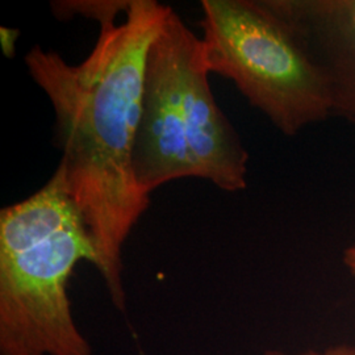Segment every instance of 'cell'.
I'll return each instance as SVG.
<instances>
[{
    "mask_svg": "<svg viewBox=\"0 0 355 355\" xmlns=\"http://www.w3.org/2000/svg\"><path fill=\"white\" fill-rule=\"evenodd\" d=\"M299 355H355V345H336L324 350H306Z\"/></svg>",
    "mask_w": 355,
    "mask_h": 355,
    "instance_id": "8",
    "label": "cell"
},
{
    "mask_svg": "<svg viewBox=\"0 0 355 355\" xmlns=\"http://www.w3.org/2000/svg\"><path fill=\"white\" fill-rule=\"evenodd\" d=\"M19 36H20V31L17 28L0 26V45H1L3 54L7 58H13Z\"/></svg>",
    "mask_w": 355,
    "mask_h": 355,
    "instance_id": "7",
    "label": "cell"
},
{
    "mask_svg": "<svg viewBox=\"0 0 355 355\" xmlns=\"http://www.w3.org/2000/svg\"><path fill=\"white\" fill-rule=\"evenodd\" d=\"M171 7L130 0L120 24L101 28L80 64L33 46L24 57L32 79L49 98L55 116L58 167L83 216L98 253L112 304L125 311L123 250L150 204L133 174L146 53Z\"/></svg>",
    "mask_w": 355,
    "mask_h": 355,
    "instance_id": "1",
    "label": "cell"
},
{
    "mask_svg": "<svg viewBox=\"0 0 355 355\" xmlns=\"http://www.w3.org/2000/svg\"><path fill=\"white\" fill-rule=\"evenodd\" d=\"M204 58L286 136L324 121L329 96L316 67L263 0H202Z\"/></svg>",
    "mask_w": 355,
    "mask_h": 355,
    "instance_id": "4",
    "label": "cell"
},
{
    "mask_svg": "<svg viewBox=\"0 0 355 355\" xmlns=\"http://www.w3.org/2000/svg\"><path fill=\"white\" fill-rule=\"evenodd\" d=\"M130 0H64L51 1V10L57 19L67 20L83 16L98 21L103 26L116 23L119 13H127Z\"/></svg>",
    "mask_w": 355,
    "mask_h": 355,
    "instance_id": "6",
    "label": "cell"
},
{
    "mask_svg": "<svg viewBox=\"0 0 355 355\" xmlns=\"http://www.w3.org/2000/svg\"><path fill=\"white\" fill-rule=\"evenodd\" d=\"M263 355H284L283 353H280V352H267L266 354Z\"/></svg>",
    "mask_w": 355,
    "mask_h": 355,
    "instance_id": "10",
    "label": "cell"
},
{
    "mask_svg": "<svg viewBox=\"0 0 355 355\" xmlns=\"http://www.w3.org/2000/svg\"><path fill=\"white\" fill-rule=\"evenodd\" d=\"M80 262L96 267L98 253L57 167L0 211V355H92L69 297Z\"/></svg>",
    "mask_w": 355,
    "mask_h": 355,
    "instance_id": "2",
    "label": "cell"
},
{
    "mask_svg": "<svg viewBox=\"0 0 355 355\" xmlns=\"http://www.w3.org/2000/svg\"><path fill=\"white\" fill-rule=\"evenodd\" d=\"M321 76L331 114L355 125V0H263Z\"/></svg>",
    "mask_w": 355,
    "mask_h": 355,
    "instance_id": "5",
    "label": "cell"
},
{
    "mask_svg": "<svg viewBox=\"0 0 355 355\" xmlns=\"http://www.w3.org/2000/svg\"><path fill=\"white\" fill-rule=\"evenodd\" d=\"M343 265L355 277V242L352 246L345 249V252H343Z\"/></svg>",
    "mask_w": 355,
    "mask_h": 355,
    "instance_id": "9",
    "label": "cell"
},
{
    "mask_svg": "<svg viewBox=\"0 0 355 355\" xmlns=\"http://www.w3.org/2000/svg\"><path fill=\"white\" fill-rule=\"evenodd\" d=\"M209 74L202 38L171 8L145 60L132 164L146 195L182 178L246 189L249 154L216 103Z\"/></svg>",
    "mask_w": 355,
    "mask_h": 355,
    "instance_id": "3",
    "label": "cell"
}]
</instances>
